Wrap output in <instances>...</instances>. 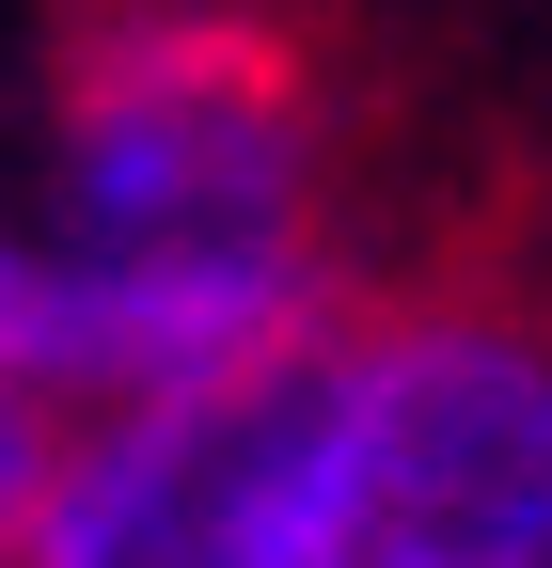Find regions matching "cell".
Masks as SVG:
<instances>
[{"mask_svg": "<svg viewBox=\"0 0 552 568\" xmlns=\"http://www.w3.org/2000/svg\"><path fill=\"white\" fill-rule=\"evenodd\" d=\"M331 316V142L285 32L237 0H95L48 111L32 347L63 395L222 364Z\"/></svg>", "mask_w": 552, "mask_h": 568, "instance_id": "6da1fadb", "label": "cell"}, {"mask_svg": "<svg viewBox=\"0 0 552 568\" xmlns=\"http://www.w3.org/2000/svg\"><path fill=\"white\" fill-rule=\"evenodd\" d=\"M316 568H552V316L490 284L348 316V474Z\"/></svg>", "mask_w": 552, "mask_h": 568, "instance_id": "3957f363", "label": "cell"}, {"mask_svg": "<svg viewBox=\"0 0 552 568\" xmlns=\"http://www.w3.org/2000/svg\"><path fill=\"white\" fill-rule=\"evenodd\" d=\"M63 364L32 347V316H0V568L32 552V506H48V458H63Z\"/></svg>", "mask_w": 552, "mask_h": 568, "instance_id": "277c9868", "label": "cell"}, {"mask_svg": "<svg viewBox=\"0 0 552 568\" xmlns=\"http://www.w3.org/2000/svg\"><path fill=\"white\" fill-rule=\"evenodd\" d=\"M0 316H32V237L0 222Z\"/></svg>", "mask_w": 552, "mask_h": 568, "instance_id": "5b68a950", "label": "cell"}, {"mask_svg": "<svg viewBox=\"0 0 552 568\" xmlns=\"http://www.w3.org/2000/svg\"><path fill=\"white\" fill-rule=\"evenodd\" d=\"M348 474V316H300L222 364L95 379L63 410L17 568H316Z\"/></svg>", "mask_w": 552, "mask_h": 568, "instance_id": "7a4b0ae2", "label": "cell"}]
</instances>
